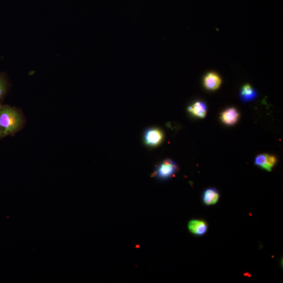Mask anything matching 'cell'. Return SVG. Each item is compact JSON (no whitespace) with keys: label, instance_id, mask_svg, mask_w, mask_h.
I'll return each instance as SVG.
<instances>
[{"label":"cell","instance_id":"obj_3","mask_svg":"<svg viewBox=\"0 0 283 283\" xmlns=\"http://www.w3.org/2000/svg\"><path fill=\"white\" fill-rule=\"evenodd\" d=\"M143 137L147 146L155 147L162 142L164 139L163 131L155 127H151L144 130Z\"/></svg>","mask_w":283,"mask_h":283},{"label":"cell","instance_id":"obj_5","mask_svg":"<svg viewBox=\"0 0 283 283\" xmlns=\"http://www.w3.org/2000/svg\"><path fill=\"white\" fill-rule=\"evenodd\" d=\"M203 83L204 87L208 91H215L222 85V80L218 74L210 72L206 75Z\"/></svg>","mask_w":283,"mask_h":283},{"label":"cell","instance_id":"obj_4","mask_svg":"<svg viewBox=\"0 0 283 283\" xmlns=\"http://www.w3.org/2000/svg\"><path fill=\"white\" fill-rule=\"evenodd\" d=\"M254 163L258 167L268 171H271L277 163V158L273 155L262 154L255 158Z\"/></svg>","mask_w":283,"mask_h":283},{"label":"cell","instance_id":"obj_10","mask_svg":"<svg viewBox=\"0 0 283 283\" xmlns=\"http://www.w3.org/2000/svg\"><path fill=\"white\" fill-rule=\"evenodd\" d=\"M258 93L249 84L244 85L240 92V98L244 102H250L257 98Z\"/></svg>","mask_w":283,"mask_h":283},{"label":"cell","instance_id":"obj_9","mask_svg":"<svg viewBox=\"0 0 283 283\" xmlns=\"http://www.w3.org/2000/svg\"><path fill=\"white\" fill-rule=\"evenodd\" d=\"M207 106L202 101H197L188 108L189 112L198 118H204L207 114Z\"/></svg>","mask_w":283,"mask_h":283},{"label":"cell","instance_id":"obj_1","mask_svg":"<svg viewBox=\"0 0 283 283\" xmlns=\"http://www.w3.org/2000/svg\"><path fill=\"white\" fill-rule=\"evenodd\" d=\"M24 122L23 115L19 110L0 106V139L15 135L23 128Z\"/></svg>","mask_w":283,"mask_h":283},{"label":"cell","instance_id":"obj_6","mask_svg":"<svg viewBox=\"0 0 283 283\" xmlns=\"http://www.w3.org/2000/svg\"><path fill=\"white\" fill-rule=\"evenodd\" d=\"M188 228L190 232L197 236H202L208 230V225L203 220H191L189 223Z\"/></svg>","mask_w":283,"mask_h":283},{"label":"cell","instance_id":"obj_7","mask_svg":"<svg viewBox=\"0 0 283 283\" xmlns=\"http://www.w3.org/2000/svg\"><path fill=\"white\" fill-rule=\"evenodd\" d=\"M239 116V113L236 108H230L221 114L220 119L226 125L232 126L238 122Z\"/></svg>","mask_w":283,"mask_h":283},{"label":"cell","instance_id":"obj_8","mask_svg":"<svg viewBox=\"0 0 283 283\" xmlns=\"http://www.w3.org/2000/svg\"><path fill=\"white\" fill-rule=\"evenodd\" d=\"M219 198L218 190L212 188L206 189L202 196L203 203L206 206L216 205L219 202Z\"/></svg>","mask_w":283,"mask_h":283},{"label":"cell","instance_id":"obj_11","mask_svg":"<svg viewBox=\"0 0 283 283\" xmlns=\"http://www.w3.org/2000/svg\"><path fill=\"white\" fill-rule=\"evenodd\" d=\"M6 92V84L5 80L0 75V103L3 100Z\"/></svg>","mask_w":283,"mask_h":283},{"label":"cell","instance_id":"obj_2","mask_svg":"<svg viewBox=\"0 0 283 283\" xmlns=\"http://www.w3.org/2000/svg\"><path fill=\"white\" fill-rule=\"evenodd\" d=\"M178 170V165L173 160L166 159L155 168L152 176L161 181H167L173 177Z\"/></svg>","mask_w":283,"mask_h":283}]
</instances>
